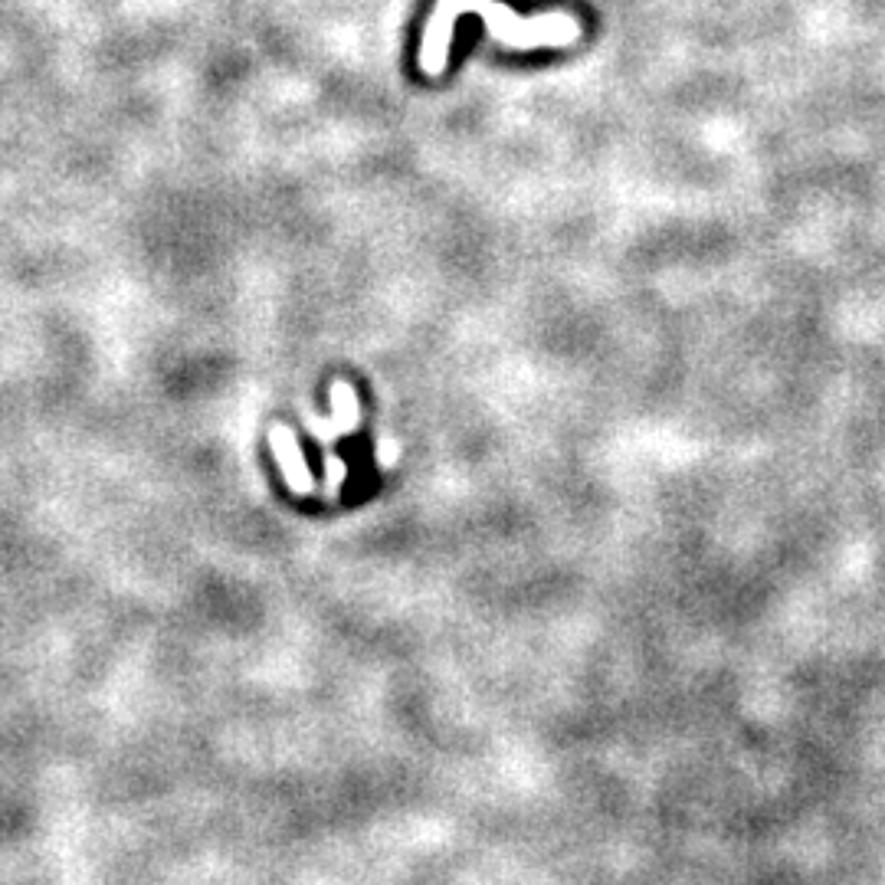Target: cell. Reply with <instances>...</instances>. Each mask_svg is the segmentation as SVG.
Listing matches in <instances>:
<instances>
[{
  "label": "cell",
  "mask_w": 885,
  "mask_h": 885,
  "mask_svg": "<svg viewBox=\"0 0 885 885\" xmlns=\"http://www.w3.org/2000/svg\"><path fill=\"white\" fill-rule=\"evenodd\" d=\"M325 479H328L325 492L328 495H338L341 486H345V479H348V463H345V459L335 456V453H328L325 456Z\"/></svg>",
  "instance_id": "277c9868"
},
{
  "label": "cell",
  "mask_w": 885,
  "mask_h": 885,
  "mask_svg": "<svg viewBox=\"0 0 885 885\" xmlns=\"http://www.w3.org/2000/svg\"><path fill=\"white\" fill-rule=\"evenodd\" d=\"M269 446H273V453H276V463L282 469L286 486L295 495H312L315 479H312V469H309V463H305V453H302L299 440H295L292 427H286V423H273V427H269Z\"/></svg>",
  "instance_id": "7a4b0ae2"
},
{
  "label": "cell",
  "mask_w": 885,
  "mask_h": 885,
  "mask_svg": "<svg viewBox=\"0 0 885 885\" xmlns=\"http://www.w3.org/2000/svg\"><path fill=\"white\" fill-rule=\"evenodd\" d=\"M328 400H332V417L328 420H309L312 433L318 440H335V436H351L361 423V404H358V391L348 381H335L328 387Z\"/></svg>",
  "instance_id": "3957f363"
},
{
  "label": "cell",
  "mask_w": 885,
  "mask_h": 885,
  "mask_svg": "<svg viewBox=\"0 0 885 885\" xmlns=\"http://www.w3.org/2000/svg\"><path fill=\"white\" fill-rule=\"evenodd\" d=\"M400 456V446L394 440H381V446H377V463H381L384 469H391L397 463Z\"/></svg>",
  "instance_id": "5b68a950"
},
{
  "label": "cell",
  "mask_w": 885,
  "mask_h": 885,
  "mask_svg": "<svg viewBox=\"0 0 885 885\" xmlns=\"http://www.w3.org/2000/svg\"><path fill=\"white\" fill-rule=\"evenodd\" d=\"M463 14H479L495 40L515 50H538V46H571L581 37L577 17L554 10V14L518 17L509 4L499 0H436V10L423 30L420 43V69L427 76H443L446 59H450L453 27Z\"/></svg>",
  "instance_id": "6da1fadb"
}]
</instances>
